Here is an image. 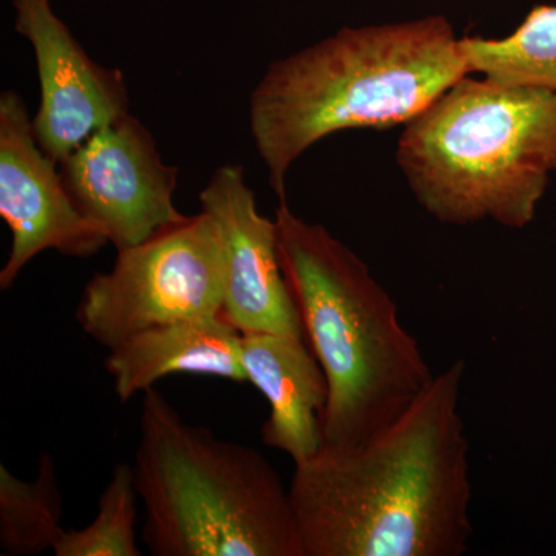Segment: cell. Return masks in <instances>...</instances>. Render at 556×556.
I'll return each mask as SVG.
<instances>
[{
	"instance_id": "15",
	"label": "cell",
	"mask_w": 556,
	"mask_h": 556,
	"mask_svg": "<svg viewBox=\"0 0 556 556\" xmlns=\"http://www.w3.org/2000/svg\"><path fill=\"white\" fill-rule=\"evenodd\" d=\"M134 467L118 464L102 490L100 510L89 526L64 530L53 547L56 556H139Z\"/></svg>"
},
{
	"instance_id": "9",
	"label": "cell",
	"mask_w": 556,
	"mask_h": 556,
	"mask_svg": "<svg viewBox=\"0 0 556 556\" xmlns=\"http://www.w3.org/2000/svg\"><path fill=\"white\" fill-rule=\"evenodd\" d=\"M16 31L35 50L40 104L33 131L54 163L67 159L83 142L129 113V91L118 68L91 60L50 0H13Z\"/></svg>"
},
{
	"instance_id": "1",
	"label": "cell",
	"mask_w": 556,
	"mask_h": 556,
	"mask_svg": "<svg viewBox=\"0 0 556 556\" xmlns=\"http://www.w3.org/2000/svg\"><path fill=\"white\" fill-rule=\"evenodd\" d=\"M463 358L401 416L345 455L295 467L289 484L305 556H460L471 525Z\"/></svg>"
},
{
	"instance_id": "2",
	"label": "cell",
	"mask_w": 556,
	"mask_h": 556,
	"mask_svg": "<svg viewBox=\"0 0 556 556\" xmlns=\"http://www.w3.org/2000/svg\"><path fill=\"white\" fill-rule=\"evenodd\" d=\"M470 75L444 16L343 27L270 65L251 97V134L270 188L287 200L288 170L316 142L350 129L408 124Z\"/></svg>"
},
{
	"instance_id": "13",
	"label": "cell",
	"mask_w": 556,
	"mask_h": 556,
	"mask_svg": "<svg viewBox=\"0 0 556 556\" xmlns=\"http://www.w3.org/2000/svg\"><path fill=\"white\" fill-rule=\"evenodd\" d=\"M460 49L470 75L556 94V5H535L503 39L467 36Z\"/></svg>"
},
{
	"instance_id": "11",
	"label": "cell",
	"mask_w": 556,
	"mask_h": 556,
	"mask_svg": "<svg viewBox=\"0 0 556 556\" xmlns=\"http://www.w3.org/2000/svg\"><path fill=\"white\" fill-rule=\"evenodd\" d=\"M241 362L248 382L269 404L262 427L263 444L305 466L324 447L328 382L306 339L276 332L241 334Z\"/></svg>"
},
{
	"instance_id": "7",
	"label": "cell",
	"mask_w": 556,
	"mask_h": 556,
	"mask_svg": "<svg viewBox=\"0 0 556 556\" xmlns=\"http://www.w3.org/2000/svg\"><path fill=\"white\" fill-rule=\"evenodd\" d=\"M60 170L80 214L118 252L188 218L174 204L178 167L164 163L155 139L130 113L94 131Z\"/></svg>"
},
{
	"instance_id": "14",
	"label": "cell",
	"mask_w": 556,
	"mask_h": 556,
	"mask_svg": "<svg viewBox=\"0 0 556 556\" xmlns=\"http://www.w3.org/2000/svg\"><path fill=\"white\" fill-rule=\"evenodd\" d=\"M62 495L56 464L42 453L38 477L27 482L0 466V548L3 555L53 551L61 527Z\"/></svg>"
},
{
	"instance_id": "6",
	"label": "cell",
	"mask_w": 556,
	"mask_h": 556,
	"mask_svg": "<svg viewBox=\"0 0 556 556\" xmlns=\"http://www.w3.org/2000/svg\"><path fill=\"white\" fill-rule=\"evenodd\" d=\"M225 244L206 212L118 252L109 273L94 274L76 309L80 329L100 345L172 321L223 316Z\"/></svg>"
},
{
	"instance_id": "3",
	"label": "cell",
	"mask_w": 556,
	"mask_h": 556,
	"mask_svg": "<svg viewBox=\"0 0 556 556\" xmlns=\"http://www.w3.org/2000/svg\"><path fill=\"white\" fill-rule=\"evenodd\" d=\"M278 255L303 332L328 382L325 455H345L386 430L434 375L367 263L281 200Z\"/></svg>"
},
{
	"instance_id": "10",
	"label": "cell",
	"mask_w": 556,
	"mask_h": 556,
	"mask_svg": "<svg viewBox=\"0 0 556 556\" xmlns=\"http://www.w3.org/2000/svg\"><path fill=\"white\" fill-rule=\"evenodd\" d=\"M200 203L217 223L225 244L223 317L241 334L276 332L305 339L278 255L276 218L260 214L243 167H219L201 190Z\"/></svg>"
},
{
	"instance_id": "4",
	"label": "cell",
	"mask_w": 556,
	"mask_h": 556,
	"mask_svg": "<svg viewBox=\"0 0 556 556\" xmlns=\"http://www.w3.org/2000/svg\"><path fill=\"white\" fill-rule=\"evenodd\" d=\"M396 160L438 222L526 228L556 170V94L466 75L405 124Z\"/></svg>"
},
{
	"instance_id": "5",
	"label": "cell",
	"mask_w": 556,
	"mask_h": 556,
	"mask_svg": "<svg viewBox=\"0 0 556 556\" xmlns=\"http://www.w3.org/2000/svg\"><path fill=\"white\" fill-rule=\"evenodd\" d=\"M142 394L134 471L150 555L305 556L289 486L258 450Z\"/></svg>"
},
{
	"instance_id": "8",
	"label": "cell",
	"mask_w": 556,
	"mask_h": 556,
	"mask_svg": "<svg viewBox=\"0 0 556 556\" xmlns=\"http://www.w3.org/2000/svg\"><path fill=\"white\" fill-rule=\"evenodd\" d=\"M58 164L40 149L33 119L16 91L0 97V217L13 243L0 270L7 291L40 252L86 258L109 243L104 230L80 214Z\"/></svg>"
},
{
	"instance_id": "12",
	"label": "cell",
	"mask_w": 556,
	"mask_h": 556,
	"mask_svg": "<svg viewBox=\"0 0 556 556\" xmlns=\"http://www.w3.org/2000/svg\"><path fill=\"white\" fill-rule=\"evenodd\" d=\"M240 340L223 316L172 321L110 348L105 369L123 404L178 372L248 382Z\"/></svg>"
}]
</instances>
